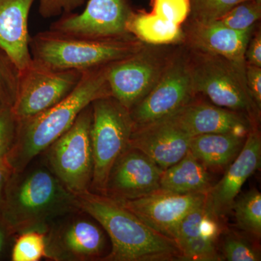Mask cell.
I'll return each mask as SVG.
<instances>
[{
  "label": "cell",
  "instance_id": "1",
  "mask_svg": "<svg viewBox=\"0 0 261 261\" xmlns=\"http://www.w3.org/2000/svg\"><path fill=\"white\" fill-rule=\"evenodd\" d=\"M75 197L45 165L13 171L0 211L8 235L37 230L47 232L57 220L78 211Z\"/></svg>",
  "mask_w": 261,
  "mask_h": 261
},
{
  "label": "cell",
  "instance_id": "2",
  "mask_svg": "<svg viewBox=\"0 0 261 261\" xmlns=\"http://www.w3.org/2000/svg\"><path fill=\"white\" fill-rule=\"evenodd\" d=\"M75 197L77 208L93 218L111 240V250L104 260H181L173 239L149 227L118 201L89 190Z\"/></svg>",
  "mask_w": 261,
  "mask_h": 261
},
{
  "label": "cell",
  "instance_id": "3",
  "mask_svg": "<svg viewBox=\"0 0 261 261\" xmlns=\"http://www.w3.org/2000/svg\"><path fill=\"white\" fill-rule=\"evenodd\" d=\"M108 66L84 72L80 82L66 97L35 116L18 121L15 145L7 160L14 172L23 171L74 123L87 106L111 96Z\"/></svg>",
  "mask_w": 261,
  "mask_h": 261
},
{
  "label": "cell",
  "instance_id": "4",
  "mask_svg": "<svg viewBox=\"0 0 261 261\" xmlns=\"http://www.w3.org/2000/svg\"><path fill=\"white\" fill-rule=\"evenodd\" d=\"M144 43L132 35L94 39L51 30L30 39L33 61L58 70L98 69L132 56Z\"/></svg>",
  "mask_w": 261,
  "mask_h": 261
},
{
  "label": "cell",
  "instance_id": "5",
  "mask_svg": "<svg viewBox=\"0 0 261 261\" xmlns=\"http://www.w3.org/2000/svg\"><path fill=\"white\" fill-rule=\"evenodd\" d=\"M186 49L195 93L216 106L242 113L259 125L261 110L247 88L245 62Z\"/></svg>",
  "mask_w": 261,
  "mask_h": 261
},
{
  "label": "cell",
  "instance_id": "6",
  "mask_svg": "<svg viewBox=\"0 0 261 261\" xmlns=\"http://www.w3.org/2000/svg\"><path fill=\"white\" fill-rule=\"evenodd\" d=\"M92 108L93 175L89 191L105 195L111 168L129 146L134 124L129 111L112 96L96 99Z\"/></svg>",
  "mask_w": 261,
  "mask_h": 261
},
{
  "label": "cell",
  "instance_id": "7",
  "mask_svg": "<svg viewBox=\"0 0 261 261\" xmlns=\"http://www.w3.org/2000/svg\"><path fill=\"white\" fill-rule=\"evenodd\" d=\"M179 45L144 43L132 56L108 65L107 81L111 96L130 111L158 83Z\"/></svg>",
  "mask_w": 261,
  "mask_h": 261
},
{
  "label": "cell",
  "instance_id": "8",
  "mask_svg": "<svg viewBox=\"0 0 261 261\" xmlns=\"http://www.w3.org/2000/svg\"><path fill=\"white\" fill-rule=\"evenodd\" d=\"M92 104L81 112L71 126L45 151V164L73 195L89 191L93 175L90 130Z\"/></svg>",
  "mask_w": 261,
  "mask_h": 261
},
{
  "label": "cell",
  "instance_id": "9",
  "mask_svg": "<svg viewBox=\"0 0 261 261\" xmlns=\"http://www.w3.org/2000/svg\"><path fill=\"white\" fill-rule=\"evenodd\" d=\"M196 95L186 47L181 44L158 83L130 110L134 128L172 116Z\"/></svg>",
  "mask_w": 261,
  "mask_h": 261
},
{
  "label": "cell",
  "instance_id": "10",
  "mask_svg": "<svg viewBox=\"0 0 261 261\" xmlns=\"http://www.w3.org/2000/svg\"><path fill=\"white\" fill-rule=\"evenodd\" d=\"M106 231L89 215L78 210L57 220L48 228L47 259L56 261L104 260Z\"/></svg>",
  "mask_w": 261,
  "mask_h": 261
},
{
  "label": "cell",
  "instance_id": "11",
  "mask_svg": "<svg viewBox=\"0 0 261 261\" xmlns=\"http://www.w3.org/2000/svg\"><path fill=\"white\" fill-rule=\"evenodd\" d=\"M83 72L58 70L35 61L20 71L18 95L12 108L18 121L61 102L75 89Z\"/></svg>",
  "mask_w": 261,
  "mask_h": 261
},
{
  "label": "cell",
  "instance_id": "12",
  "mask_svg": "<svg viewBox=\"0 0 261 261\" xmlns=\"http://www.w3.org/2000/svg\"><path fill=\"white\" fill-rule=\"evenodd\" d=\"M133 13L129 0H89L82 13L65 15L49 29L94 39L125 37L130 35L126 25Z\"/></svg>",
  "mask_w": 261,
  "mask_h": 261
},
{
  "label": "cell",
  "instance_id": "13",
  "mask_svg": "<svg viewBox=\"0 0 261 261\" xmlns=\"http://www.w3.org/2000/svg\"><path fill=\"white\" fill-rule=\"evenodd\" d=\"M206 195H180L159 189L139 198L116 201L149 227L173 239L184 218L202 205L205 202Z\"/></svg>",
  "mask_w": 261,
  "mask_h": 261
},
{
  "label": "cell",
  "instance_id": "14",
  "mask_svg": "<svg viewBox=\"0 0 261 261\" xmlns=\"http://www.w3.org/2000/svg\"><path fill=\"white\" fill-rule=\"evenodd\" d=\"M163 171L148 156L128 146L111 168L104 195L128 200L148 195L160 189Z\"/></svg>",
  "mask_w": 261,
  "mask_h": 261
},
{
  "label": "cell",
  "instance_id": "15",
  "mask_svg": "<svg viewBox=\"0 0 261 261\" xmlns=\"http://www.w3.org/2000/svg\"><path fill=\"white\" fill-rule=\"evenodd\" d=\"M261 163V135L258 126L252 127L243 149L230 163L224 177L213 185L206 195L205 206L209 212L221 219L231 211L233 202L245 181Z\"/></svg>",
  "mask_w": 261,
  "mask_h": 261
},
{
  "label": "cell",
  "instance_id": "16",
  "mask_svg": "<svg viewBox=\"0 0 261 261\" xmlns=\"http://www.w3.org/2000/svg\"><path fill=\"white\" fill-rule=\"evenodd\" d=\"M168 118L191 137L233 134L246 137L252 127L259 126L245 115L216 106L201 94Z\"/></svg>",
  "mask_w": 261,
  "mask_h": 261
},
{
  "label": "cell",
  "instance_id": "17",
  "mask_svg": "<svg viewBox=\"0 0 261 261\" xmlns=\"http://www.w3.org/2000/svg\"><path fill=\"white\" fill-rule=\"evenodd\" d=\"M192 137L166 118L134 128L128 145L143 152L165 170L187 153Z\"/></svg>",
  "mask_w": 261,
  "mask_h": 261
},
{
  "label": "cell",
  "instance_id": "18",
  "mask_svg": "<svg viewBox=\"0 0 261 261\" xmlns=\"http://www.w3.org/2000/svg\"><path fill=\"white\" fill-rule=\"evenodd\" d=\"M254 28L238 32L218 20L203 21L187 19L182 25L183 44L196 50L244 62L245 49Z\"/></svg>",
  "mask_w": 261,
  "mask_h": 261
},
{
  "label": "cell",
  "instance_id": "19",
  "mask_svg": "<svg viewBox=\"0 0 261 261\" xmlns=\"http://www.w3.org/2000/svg\"><path fill=\"white\" fill-rule=\"evenodd\" d=\"M35 0H0V49L21 71L32 63L28 29Z\"/></svg>",
  "mask_w": 261,
  "mask_h": 261
},
{
  "label": "cell",
  "instance_id": "20",
  "mask_svg": "<svg viewBox=\"0 0 261 261\" xmlns=\"http://www.w3.org/2000/svg\"><path fill=\"white\" fill-rule=\"evenodd\" d=\"M207 168L189 150L177 163L163 170L160 189L180 195H207L212 187Z\"/></svg>",
  "mask_w": 261,
  "mask_h": 261
},
{
  "label": "cell",
  "instance_id": "21",
  "mask_svg": "<svg viewBox=\"0 0 261 261\" xmlns=\"http://www.w3.org/2000/svg\"><path fill=\"white\" fill-rule=\"evenodd\" d=\"M246 137L233 134H203L190 140V152L206 168H223L236 159Z\"/></svg>",
  "mask_w": 261,
  "mask_h": 261
},
{
  "label": "cell",
  "instance_id": "22",
  "mask_svg": "<svg viewBox=\"0 0 261 261\" xmlns=\"http://www.w3.org/2000/svg\"><path fill=\"white\" fill-rule=\"evenodd\" d=\"M205 212V202L189 213L178 225L173 239L181 251V260H223L216 243L208 241L201 234L200 223Z\"/></svg>",
  "mask_w": 261,
  "mask_h": 261
},
{
  "label": "cell",
  "instance_id": "23",
  "mask_svg": "<svg viewBox=\"0 0 261 261\" xmlns=\"http://www.w3.org/2000/svg\"><path fill=\"white\" fill-rule=\"evenodd\" d=\"M127 32L141 42L153 45H173L184 42L182 27L153 13L134 11L126 25Z\"/></svg>",
  "mask_w": 261,
  "mask_h": 261
},
{
  "label": "cell",
  "instance_id": "24",
  "mask_svg": "<svg viewBox=\"0 0 261 261\" xmlns=\"http://www.w3.org/2000/svg\"><path fill=\"white\" fill-rule=\"evenodd\" d=\"M231 210L234 212L237 224L240 229L260 240L261 238V194L251 189L238 196Z\"/></svg>",
  "mask_w": 261,
  "mask_h": 261
},
{
  "label": "cell",
  "instance_id": "25",
  "mask_svg": "<svg viewBox=\"0 0 261 261\" xmlns=\"http://www.w3.org/2000/svg\"><path fill=\"white\" fill-rule=\"evenodd\" d=\"M18 235L12 250V260L39 261L47 258L46 232L31 230Z\"/></svg>",
  "mask_w": 261,
  "mask_h": 261
},
{
  "label": "cell",
  "instance_id": "26",
  "mask_svg": "<svg viewBox=\"0 0 261 261\" xmlns=\"http://www.w3.org/2000/svg\"><path fill=\"white\" fill-rule=\"evenodd\" d=\"M261 19V0H245L228 10L219 21L238 32L253 29Z\"/></svg>",
  "mask_w": 261,
  "mask_h": 261
},
{
  "label": "cell",
  "instance_id": "27",
  "mask_svg": "<svg viewBox=\"0 0 261 261\" xmlns=\"http://www.w3.org/2000/svg\"><path fill=\"white\" fill-rule=\"evenodd\" d=\"M20 70L0 49V109L13 108L18 95Z\"/></svg>",
  "mask_w": 261,
  "mask_h": 261
},
{
  "label": "cell",
  "instance_id": "28",
  "mask_svg": "<svg viewBox=\"0 0 261 261\" xmlns=\"http://www.w3.org/2000/svg\"><path fill=\"white\" fill-rule=\"evenodd\" d=\"M245 0H190L192 20H216L226 14L235 5Z\"/></svg>",
  "mask_w": 261,
  "mask_h": 261
},
{
  "label": "cell",
  "instance_id": "29",
  "mask_svg": "<svg viewBox=\"0 0 261 261\" xmlns=\"http://www.w3.org/2000/svg\"><path fill=\"white\" fill-rule=\"evenodd\" d=\"M223 258L228 261H258L260 254L246 239L228 233L222 245Z\"/></svg>",
  "mask_w": 261,
  "mask_h": 261
},
{
  "label": "cell",
  "instance_id": "30",
  "mask_svg": "<svg viewBox=\"0 0 261 261\" xmlns=\"http://www.w3.org/2000/svg\"><path fill=\"white\" fill-rule=\"evenodd\" d=\"M190 0H152V13L182 27L190 15Z\"/></svg>",
  "mask_w": 261,
  "mask_h": 261
},
{
  "label": "cell",
  "instance_id": "31",
  "mask_svg": "<svg viewBox=\"0 0 261 261\" xmlns=\"http://www.w3.org/2000/svg\"><path fill=\"white\" fill-rule=\"evenodd\" d=\"M18 125L12 108L0 109V165H8L7 160L15 145Z\"/></svg>",
  "mask_w": 261,
  "mask_h": 261
},
{
  "label": "cell",
  "instance_id": "32",
  "mask_svg": "<svg viewBox=\"0 0 261 261\" xmlns=\"http://www.w3.org/2000/svg\"><path fill=\"white\" fill-rule=\"evenodd\" d=\"M86 0H39V13L45 18L69 14L80 8Z\"/></svg>",
  "mask_w": 261,
  "mask_h": 261
},
{
  "label": "cell",
  "instance_id": "33",
  "mask_svg": "<svg viewBox=\"0 0 261 261\" xmlns=\"http://www.w3.org/2000/svg\"><path fill=\"white\" fill-rule=\"evenodd\" d=\"M245 63L261 68V29L260 23H257L254 28L250 38L245 56Z\"/></svg>",
  "mask_w": 261,
  "mask_h": 261
},
{
  "label": "cell",
  "instance_id": "34",
  "mask_svg": "<svg viewBox=\"0 0 261 261\" xmlns=\"http://www.w3.org/2000/svg\"><path fill=\"white\" fill-rule=\"evenodd\" d=\"M245 74L247 88L257 107L261 110V68L246 64Z\"/></svg>",
  "mask_w": 261,
  "mask_h": 261
},
{
  "label": "cell",
  "instance_id": "35",
  "mask_svg": "<svg viewBox=\"0 0 261 261\" xmlns=\"http://www.w3.org/2000/svg\"><path fill=\"white\" fill-rule=\"evenodd\" d=\"M13 170L8 165H0V211L4 202L5 190Z\"/></svg>",
  "mask_w": 261,
  "mask_h": 261
},
{
  "label": "cell",
  "instance_id": "36",
  "mask_svg": "<svg viewBox=\"0 0 261 261\" xmlns=\"http://www.w3.org/2000/svg\"><path fill=\"white\" fill-rule=\"evenodd\" d=\"M7 235H8V231H6L4 226L0 224V252H1L2 249H3V245H4Z\"/></svg>",
  "mask_w": 261,
  "mask_h": 261
}]
</instances>
